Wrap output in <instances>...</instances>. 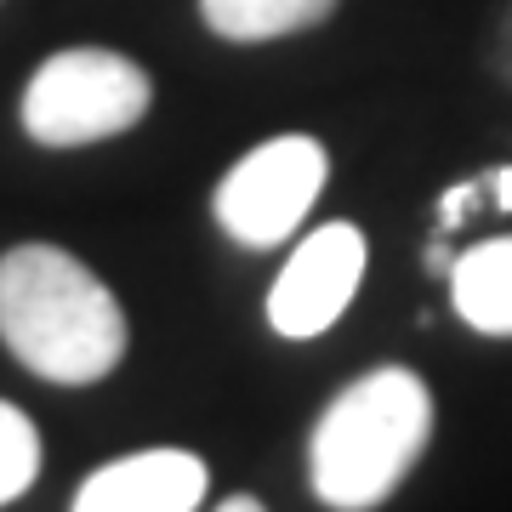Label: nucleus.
Listing matches in <instances>:
<instances>
[{
  "mask_svg": "<svg viewBox=\"0 0 512 512\" xmlns=\"http://www.w3.org/2000/svg\"><path fill=\"white\" fill-rule=\"evenodd\" d=\"M0 342L18 365L57 387H92L126 359V308L57 245H12L0 256Z\"/></svg>",
  "mask_w": 512,
  "mask_h": 512,
  "instance_id": "1",
  "label": "nucleus"
},
{
  "mask_svg": "<svg viewBox=\"0 0 512 512\" xmlns=\"http://www.w3.org/2000/svg\"><path fill=\"white\" fill-rule=\"evenodd\" d=\"M433 439V393L416 370L382 365L342 387L308 439L313 495L330 512H370L399 490Z\"/></svg>",
  "mask_w": 512,
  "mask_h": 512,
  "instance_id": "2",
  "label": "nucleus"
},
{
  "mask_svg": "<svg viewBox=\"0 0 512 512\" xmlns=\"http://www.w3.org/2000/svg\"><path fill=\"white\" fill-rule=\"evenodd\" d=\"M148 109H154V80L143 63L109 46H63L29 74L18 120L46 148H92L143 126Z\"/></svg>",
  "mask_w": 512,
  "mask_h": 512,
  "instance_id": "3",
  "label": "nucleus"
},
{
  "mask_svg": "<svg viewBox=\"0 0 512 512\" xmlns=\"http://www.w3.org/2000/svg\"><path fill=\"white\" fill-rule=\"evenodd\" d=\"M325 177H330V154L319 148V137L285 131V137L256 143L222 177L211 211H217L222 234L234 239V245L268 251V245H285L308 222L313 200L325 194Z\"/></svg>",
  "mask_w": 512,
  "mask_h": 512,
  "instance_id": "4",
  "label": "nucleus"
},
{
  "mask_svg": "<svg viewBox=\"0 0 512 512\" xmlns=\"http://www.w3.org/2000/svg\"><path fill=\"white\" fill-rule=\"evenodd\" d=\"M359 279H365V234L353 222L313 228L268 291V325L291 342L325 336L359 296Z\"/></svg>",
  "mask_w": 512,
  "mask_h": 512,
  "instance_id": "5",
  "label": "nucleus"
},
{
  "mask_svg": "<svg viewBox=\"0 0 512 512\" xmlns=\"http://www.w3.org/2000/svg\"><path fill=\"white\" fill-rule=\"evenodd\" d=\"M205 461L194 450H137V456L103 461L69 512H200L205 501Z\"/></svg>",
  "mask_w": 512,
  "mask_h": 512,
  "instance_id": "6",
  "label": "nucleus"
},
{
  "mask_svg": "<svg viewBox=\"0 0 512 512\" xmlns=\"http://www.w3.org/2000/svg\"><path fill=\"white\" fill-rule=\"evenodd\" d=\"M450 302L473 330L512 336V234L484 239L450 262Z\"/></svg>",
  "mask_w": 512,
  "mask_h": 512,
  "instance_id": "7",
  "label": "nucleus"
},
{
  "mask_svg": "<svg viewBox=\"0 0 512 512\" xmlns=\"http://www.w3.org/2000/svg\"><path fill=\"white\" fill-rule=\"evenodd\" d=\"M336 6L342 0H200V18L217 40L262 46V40H285L325 23Z\"/></svg>",
  "mask_w": 512,
  "mask_h": 512,
  "instance_id": "8",
  "label": "nucleus"
},
{
  "mask_svg": "<svg viewBox=\"0 0 512 512\" xmlns=\"http://www.w3.org/2000/svg\"><path fill=\"white\" fill-rule=\"evenodd\" d=\"M40 478V433L18 404L0 399V507L18 501L29 484Z\"/></svg>",
  "mask_w": 512,
  "mask_h": 512,
  "instance_id": "9",
  "label": "nucleus"
},
{
  "mask_svg": "<svg viewBox=\"0 0 512 512\" xmlns=\"http://www.w3.org/2000/svg\"><path fill=\"white\" fill-rule=\"evenodd\" d=\"M473 205H495V183H490V177H467V183H456L450 194H444V200H439V234H456Z\"/></svg>",
  "mask_w": 512,
  "mask_h": 512,
  "instance_id": "10",
  "label": "nucleus"
},
{
  "mask_svg": "<svg viewBox=\"0 0 512 512\" xmlns=\"http://www.w3.org/2000/svg\"><path fill=\"white\" fill-rule=\"evenodd\" d=\"M495 74L512 86V6H507V18H501V29H495Z\"/></svg>",
  "mask_w": 512,
  "mask_h": 512,
  "instance_id": "11",
  "label": "nucleus"
},
{
  "mask_svg": "<svg viewBox=\"0 0 512 512\" xmlns=\"http://www.w3.org/2000/svg\"><path fill=\"white\" fill-rule=\"evenodd\" d=\"M490 183H495V211H512V165L490 171Z\"/></svg>",
  "mask_w": 512,
  "mask_h": 512,
  "instance_id": "12",
  "label": "nucleus"
},
{
  "mask_svg": "<svg viewBox=\"0 0 512 512\" xmlns=\"http://www.w3.org/2000/svg\"><path fill=\"white\" fill-rule=\"evenodd\" d=\"M450 262H456V256H450V245H444V239H433V245H427V268L439 274V268H450Z\"/></svg>",
  "mask_w": 512,
  "mask_h": 512,
  "instance_id": "13",
  "label": "nucleus"
},
{
  "mask_svg": "<svg viewBox=\"0 0 512 512\" xmlns=\"http://www.w3.org/2000/svg\"><path fill=\"white\" fill-rule=\"evenodd\" d=\"M217 512H268V507H262L256 495H228V501H222Z\"/></svg>",
  "mask_w": 512,
  "mask_h": 512,
  "instance_id": "14",
  "label": "nucleus"
}]
</instances>
